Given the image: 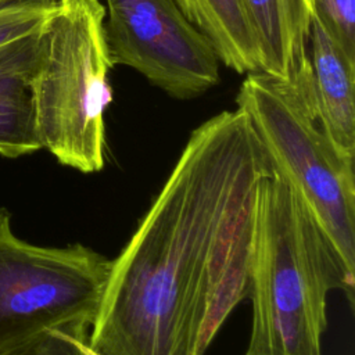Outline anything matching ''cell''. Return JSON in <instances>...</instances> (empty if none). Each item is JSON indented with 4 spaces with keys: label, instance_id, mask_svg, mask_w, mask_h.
<instances>
[{
    "label": "cell",
    "instance_id": "7",
    "mask_svg": "<svg viewBox=\"0 0 355 355\" xmlns=\"http://www.w3.org/2000/svg\"><path fill=\"white\" fill-rule=\"evenodd\" d=\"M46 26L0 47V154L17 158L42 147L33 80Z\"/></svg>",
    "mask_w": 355,
    "mask_h": 355
},
{
    "label": "cell",
    "instance_id": "9",
    "mask_svg": "<svg viewBox=\"0 0 355 355\" xmlns=\"http://www.w3.org/2000/svg\"><path fill=\"white\" fill-rule=\"evenodd\" d=\"M259 71L290 80L309 57L313 0H241Z\"/></svg>",
    "mask_w": 355,
    "mask_h": 355
},
{
    "label": "cell",
    "instance_id": "13",
    "mask_svg": "<svg viewBox=\"0 0 355 355\" xmlns=\"http://www.w3.org/2000/svg\"><path fill=\"white\" fill-rule=\"evenodd\" d=\"M78 337L83 336L50 329L0 352V355H83L78 345Z\"/></svg>",
    "mask_w": 355,
    "mask_h": 355
},
{
    "label": "cell",
    "instance_id": "11",
    "mask_svg": "<svg viewBox=\"0 0 355 355\" xmlns=\"http://www.w3.org/2000/svg\"><path fill=\"white\" fill-rule=\"evenodd\" d=\"M57 0H10L0 3V47L43 29Z\"/></svg>",
    "mask_w": 355,
    "mask_h": 355
},
{
    "label": "cell",
    "instance_id": "5",
    "mask_svg": "<svg viewBox=\"0 0 355 355\" xmlns=\"http://www.w3.org/2000/svg\"><path fill=\"white\" fill-rule=\"evenodd\" d=\"M110 265L82 244L39 247L18 239L0 208V352L50 329L87 337Z\"/></svg>",
    "mask_w": 355,
    "mask_h": 355
},
{
    "label": "cell",
    "instance_id": "12",
    "mask_svg": "<svg viewBox=\"0 0 355 355\" xmlns=\"http://www.w3.org/2000/svg\"><path fill=\"white\" fill-rule=\"evenodd\" d=\"M313 18L355 64V0H313Z\"/></svg>",
    "mask_w": 355,
    "mask_h": 355
},
{
    "label": "cell",
    "instance_id": "10",
    "mask_svg": "<svg viewBox=\"0 0 355 355\" xmlns=\"http://www.w3.org/2000/svg\"><path fill=\"white\" fill-rule=\"evenodd\" d=\"M209 40L220 64L237 73L258 72L254 36L241 0H175Z\"/></svg>",
    "mask_w": 355,
    "mask_h": 355
},
{
    "label": "cell",
    "instance_id": "6",
    "mask_svg": "<svg viewBox=\"0 0 355 355\" xmlns=\"http://www.w3.org/2000/svg\"><path fill=\"white\" fill-rule=\"evenodd\" d=\"M104 37L114 65H125L176 100H193L219 83L209 40L175 0H105Z\"/></svg>",
    "mask_w": 355,
    "mask_h": 355
},
{
    "label": "cell",
    "instance_id": "1",
    "mask_svg": "<svg viewBox=\"0 0 355 355\" xmlns=\"http://www.w3.org/2000/svg\"><path fill=\"white\" fill-rule=\"evenodd\" d=\"M270 171L243 110L197 126L111 261L89 345L100 355H204L248 298L257 189Z\"/></svg>",
    "mask_w": 355,
    "mask_h": 355
},
{
    "label": "cell",
    "instance_id": "3",
    "mask_svg": "<svg viewBox=\"0 0 355 355\" xmlns=\"http://www.w3.org/2000/svg\"><path fill=\"white\" fill-rule=\"evenodd\" d=\"M266 153L355 277V175L320 128L309 57L290 80L245 73L237 96Z\"/></svg>",
    "mask_w": 355,
    "mask_h": 355
},
{
    "label": "cell",
    "instance_id": "2",
    "mask_svg": "<svg viewBox=\"0 0 355 355\" xmlns=\"http://www.w3.org/2000/svg\"><path fill=\"white\" fill-rule=\"evenodd\" d=\"M354 283L291 184L272 168L254 207L245 355H322L329 293L344 291L352 305Z\"/></svg>",
    "mask_w": 355,
    "mask_h": 355
},
{
    "label": "cell",
    "instance_id": "14",
    "mask_svg": "<svg viewBox=\"0 0 355 355\" xmlns=\"http://www.w3.org/2000/svg\"><path fill=\"white\" fill-rule=\"evenodd\" d=\"M78 345H79V348H80V351H82L83 355H100L96 349H93V348L89 345L87 338H85V337H78Z\"/></svg>",
    "mask_w": 355,
    "mask_h": 355
},
{
    "label": "cell",
    "instance_id": "8",
    "mask_svg": "<svg viewBox=\"0 0 355 355\" xmlns=\"http://www.w3.org/2000/svg\"><path fill=\"white\" fill-rule=\"evenodd\" d=\"M308 53L320 128L336 150L355 162V64L313 17Z\"/></svg>",
    "mask_w": 355,
    "mask_h": 355
},
{
    "label": "cell",
    "instance_id": "15",
    "mask_svg": "<svg viewBox=\"0 0 355 355\" xmlns=\"http://www.w3.org/2000/svg\"><path fill=\"white\" fill-rule=\"evenodd\" d=\"M6 1H10V0H0V3H6Z\"/></svg>",
    "mask_w": 355,
    "mask_h": 355
},
{
    "label": "cell",
    "instance_id": "4",
    "mask_svg": "<svg viewBox=\"0 0 355 355\" xmlns=\"http://www.w3.org/2000/svg\"><path fill=\"white\" fill-rule=\"evenodd\" d=\"M104 18L100 0H57L33 80L42 147L82 173L104 168V112L112 103L108 73L114 67Z\"/></svg>",
    "mask_w": 355,
    "mask_h": 355
}]
</instances>
